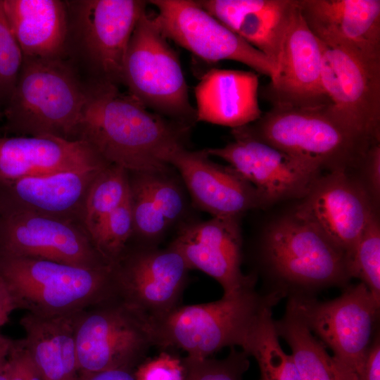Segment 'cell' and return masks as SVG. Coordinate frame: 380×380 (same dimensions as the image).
<instances>
[{"mask_svg": "<svg viewBox=\"0 0 380 380\" xmlns=\"http://www.w3.org/2000/svg\"><path fill=\"white\" fill-rule=\"evenodd\" d=\"M234 140L220 148L205 149L209 156L229 163L258 191L263 207L294 198H303L321 171L288 153L232 129Z\"/></svg>", "mask_w": 380, "mask_h": 380, "instance_id": "cell-14", "label": "cell"}, {"mask_svg": "<svg viewBox=\"0 0 380 380\" xmlns=\"http://www.w3.org/2000/svg\"><path fill=\"white\" fill-rule=\"evenodd\" d=\"M199 6L226 27L236 33L244 16L258 8L262 0H203Z\"/></svg>", "mask_w": 380, "mask_h": 380, "instance_id": "cell-37", "label": "cell"}, {"mask_svg": "<svg viewBox=\"0 0 380 380\" xmlns=\"http://www.w3.org/2000/svg\"><path fill=\"white\" fill-rule=\"evenodd\" d=\"M127 171L110 165L101 171L89 188L85 222L91 235L99 224L129 196Z\"/></svg>", "mask_w": 380, "mask_h": 380, "instance_id": "cell-29", "label": "cell"}, {"mask_svg": "<svg viewBox=\"0 0 380 380\" xmlns=\"http://www.w3.org/2000/svg\"><path fill=\"white\" fill-rule=\"evenodd\" d=\"M4 7L23 57L64 58L66 1L4 0Z\"/></svg>", "mask_w": 380, "mask_h": 380, "instance_id": "cell-24", "label": "cell"}, {"mask_svg": "<svg viewBox=\"0 0 380 380\" xmlns=\"http://www.w3.org/2000/svg\"><path fill=\"white\" fill-rule=\"evenodd\" d=\"M110 165L84 140L53 136L0 137V179H17L56 172Z\"/></svg>", "mask_w": 380, "mask_h": 380, "instance_id": "cell-21", "label": "cell"}, {"mask_svg": "<svg viewBox=\"0 0 380 380\" xmlns=\"http://www.w3.org/2000/svg\"><path fill=\"white\" fill-rule=\"evenodd\" d=\"M17 310L14 299L4 281L0 278V327L9 321L11 312Z\"/></svg>", "mask_w": 380, "mask_h": 380, "instance_id": "cell-42", "label": "cell"}, {"mask_svg": "<svg viewBox=\"0 0 380 380\" xmlns=\"http://www.w3.org/2000/svg\"><path fill=\"white\" fill-rule=\"evenodd\" d=\"M12 342L13 339L0 333V373L7 361Z\"/></svg>", "mask_w": 380, "mask_h": 380, "instance_id": "cell-43", "label": "cell"}, {"mask_svg": "<svg viewBox=\"0 0 380 380\" xmlns=\"http://www.w3.org/2000/svg\"><path fill=\"white\" fill-rule=\"evenodd\" d=\"M134 230L129 194L124 202L99 224L91 236L97 251L113 265L124 253L127 242Z\"/></svg>", "mask_w": 380, "mask_h": 380, "instance_id": "cell-32", "label": "cell"}, {"mask_svg": "<svg viewBox=\"0 0 380 380\" xmlns=\"http://www.w3.org/2000/svg\"><path fill=\"white\" fill-rule=\"evenodd\" d=\"M89 84L64 58L23 57L15 86L2 110L15 136L78 140Z\"/></svg>", "mask_w": 380, "mask_h": 380, "instance_id": "cell-3", "label": "cell"}, {"mask_svg": "<svg viewBox=\"0 0 380 380\" xmlns=\"http://www.w3.org/2000/svg\"><path fill=\"white\" fill-rule=\"evenodd\" d=\"M136 380H184V357L175 350L162 349L151 357H146L134 370Z\"/></svg>", "mask_w": 380, "mask_h": 380, "instance_id": "cell-36", "label": "cell"}, {"mask_svg": "<svg viewBox=\"0 0 380 380\" xmlns=\"http://www.w3.org/2000/svg\"><path fill=\"white\" fill-rule=\"evenodd\" d=\"M23 54L0 0V108L7 105L18 77Z\"/></svg>", "mask_w": 380, "mask_h": 380, "instance_id": "cell-35", "label": "cell"}, {"mask_svg": "<svg viewBox=\"0 0 380 380\" xmlns=\"http://www.w3.org/2000/svg\"><path fill=\"white\" fill-rule=\"evenodd\" d=\"M295 1V0H294ZM323 46L295 2L276 70L263 94L274 106L296 108L330 104L322 82Z\"/></svg>", "mask_w": 380, "mask_h": 380, "instance_id": "cell-16", "label": "cell"}, {"mask_svg": "<svg viewBox=\"0 0 380 380\" xmlns=\"http://www.w3.org/2000/svg\"><path fill=\"white\" fill-rule=\"evenodd\" d=\"M258 75L251 71L213 68L195 87L196 122L236 129L261 117Z\"/></svg>", "mask_w": 380, "mask_h": 380, "instance_id": "cell-22", "label": "cell"}, {"mask_svg": "<svg viewBox=\"0 0 380 380\" xmlns=\"http://www.w3.org/2000/svg\"><path fill=\"white\" fill-rule=\"evenodd\" d=\"M11 380H42L23 338L13 340L8 356Z\"/></svg>", "mask_w": 380, "mask_h": 380, "instance_id": "cell-38", "label": "cell"}, {"mask_svg": "<svg viewBox=\"0 0 380 380\" xmlns=\"http://www.w3.org/2000/svg\"><path fill=\"white\" fill-rule=\"evenodd\" d=\"M286 297L280 291L258 292L253 284L216 301L179 305L149 319L153 346L199 358L224 347L244 351L265 314Z\"/></svg>", "mask_w": 380, "mask_h": 380, "instance_id": "cell-2", "label": "cell"}, {"mask_svg": "<svg viewBox=\"0 0 380 380\" xmlns=\"http://www.w3.org/2000/svg\"><path fill=\"white\" fill-rule=\"evenodd\" d=\"M348 172L334 170L319 176L293 214L317 229L348 262L376 212L364 184Z\"/></svg>", "mask_w": 380, "mask_h": 380, "instance_id": "cell-12", "label": "cell"}, {"mask_svg": "<svg viewBox=\"0 0 380 380\" xmlns=\"http://www.w3.org/2000/svg\"><path fill=\"white\" fill-rule=\"evenodd\" d=\"M80 374L134 370L154 346L149 318L119 296L77 314Z\"/></svg>", "mask_w": 380, "mask_h": 380, "instance_id": "cell-10", "label": "cell"}, {"mask_svg": "<svg viewBox=\"0 0 380 380\" xmlns=\"http://www.w3.org/2000/svg\"><path fill=\"white\" fill-rule=\"evenodd\" d=\"M294 8V0H262L260 6L244 16L236 34L276 65Z\"/></svg>", "mask_w": 380, "mask_h": 380, "instance_id": "cell-27", "label": "cell"}, {"mask_svg": "<svg viewBox=\"0 0 380 380\" xmlns=\"http://www.w3.org/2000/svg\"><path fill=\"white\" fill-rule=\"evenodd\" d=\"M322 46V82L332 111L354 132L379 142L380 65Z\"/></svg>", "mask_w": 380, "mask_h": 380, "instance_id": "cell-15", "label": "cell"}, {"mask_svg": "<svg viewBox=\"0 0 380 380\" xmlns=\"http://www.w3.org/2000/svg\"><path fill=\"white\" fill-rule=\"evenodd\" d=\"M78 312L50 317L26 312L20 319L25 347L42 380H77Z\"/></svg>", "mask_w": 380, "mask_h": 380, "instance_id": "cell-23", "label": "cell"}, {"mask_svg": "<svg viewBox=\"0 0 380 380\" xmlns=\"http://www.w3.org/2000/svg\"><path fill=\"white\" fill-rule=\"evenodd\" d=\"M1 117H3V115H2V111H1V110L0 108V118H1Z\"/></svg>", "mask_w": 380, "mask_h": 380, "instance_id": "cell-45", "label": "cell"}, {"mask_svg": "<svg viewBox=\"0 0 380 380\" xmlns=\"http://www.w3.org/2000/svg\"><path fill=\"white\" fill-rule=\"evenodd\" d=\"M0 380H11V372L8 359L1 372L0 373Z\"/></svg>", "mask_w": 380, "mask_h": 380, "instance_id": "cell-44", "label": "cell"}, {"mask_svg": "<svg viewBox=\"0 0 380 380\" xmlns=\"http://www.w3.org/2000/svg\"><path fill=\"white\" fill-rule=\"evenodd\" d=\"M148 3L158 9L154 18L166 38L196 56L209 62L238 61L270 79L273 77L276 70L273 61L210 15L196 1Z\"/></svg>", "mask_w": 380, "mask_h": 380, "instance_id": "cell-11", "label": "cell"}, {"mask_svg": "<svg viewBox=\"0 0 380 380\" xmlns=\"http://www.w3.org/2000/svg\"><path fill=\"white\" fill-rule=\"evenodd\" d=\"M147 1L67 0L64 59L87 84H122L123 62Z\"/></svg>", "mask_w": 380, "mask_h": 380, "instance_id": "cell-6", "label": "cell"}, {"mask_svg": "<svg viewBox=\"0 0 380 380\" xmlns=\"http://www.w3.org/2000/svg\"><path fill=\"white\" fill-rule=\"evenodd\" d=\"M77 380H136L134 370L113 369L95 373L80 374Z\"/></svg>", "mask_w": 380, "mask_h": 380, "instance_id": "cell-41", "label": "cell"}, {"mask_svg": "<svg viewBox=\"0 0 380 380\" xmlns=\"http://www.w3.org/2000/svg\"><path fill=\"white\" fill-rule=\"evenodd\" d=\"M104 169L84 168L27 177L12 183L18 197L30 207L61 213L75 206Z\"/></svg>", "mask_w": 380, "mask_h": 380, "instance_id": "cell-26", "label": "cell"}, {"mask_svg": "<svg viewBox=\"0 0 380 380\" xmlns=\"http://www.w3.org/2000/svg\"><path fill=\"white\" fill-rule=\"evenodd\" d=\"M360 167L365 175V186L374 204L379 201L380 195V144L372 145L367 151Z\"/></svg>", "mask_w": 380, "mask_h": 380, "instance_id": "cell-39", "label": "cell"}, {"mask_svg": "<svg viewBox=\"0 0 380 380\" xmlns=\"http://www.w3.org/2000/svg\"><path fill=\"white\" fill-rule=\"evenodd\" d=\"M134 173L129 179L134 232L141 239V246H158L170 227L155 205L144 172Z\"/></svg>", "mask_w": 380, "mask_h": 380, "instance_id": "cell-30", "label": "cell"}, {"mask_svg": "<svg viewBox=\"0 0 380 380\" xmlns=\"http://www.w3.org/2000/svg\"><path fill=\"white\" fill-rule=\"evenodd\" d=\"M357 380H380V338L375 336Z\"/></svg>", "mask_w": 380, "mask_h": 380, "instance_id": "cell-40", "label": "cell"}, {"mask_svg": "<svg viewBox=\"0 0 380 380\" xmlns=\"http://www.w3.org/2000/svg\"><path fill=\"white\" fill-rule=\"evenodd\" d=\"M249 355L232 347L223 359L184 357V380H242L250 365Z\"/></svg>", "mask_w": 380, "mask_h": 380, "instance_id": "cell-33", "label": "cell"}, {"mask_svg": "<svg viewBox=\"0 0 380 380\" xmlns=\"http://www.w3.org/2000/svg\"><path fill=\"white\" fill-rule=\"evenodd\" d=\"M0 278L17 309L39 316L72 314L118 296L113 265L92 269L0 256Z\"/></svg>", "mask_w": 380, "mask_h": 380, "instance_id": "cell-7", "label": "cell"}, {"mask_svg": "<svg viewBox=\"0 0 380 380\" xmlns=\"http://www.w3.org/2000/svg\"><path fill=\"white\" fill-rule=\"evenodd\" d=\"M189 129L151 111L118 86L95 83L89 84L77 139L127 172H164L170 170L168 155L184 146Z\"/></svg>", "mask_w": 380, "mask_h": 380, "instance_id": "cell-1", "label": "cell"}, {"mask_svg": "<svg viewBox=\"0 0 380 380\" xmlns=\"http://www.w3.org/2000/svg\"><path fill=\"white\" fill-rule=\"evenodd\" d=\"M0 256L31 258L85 268L113 265L75 228L48 216L24 211L8 220Z\"/></svg>", "mask_w": 380, "mask_h": 380, "instance_id": "cell-18", "label": "cell"}, {"mask_svg": "<svg viewBox=\"0 0 380 380\" xmlns=\"http://www.w3.org/2000/svg\"><path fill=\"white\" fill-rule=\"evenodd\" d=\"M348 265L350 277L360 279L380 302V227L376 214L363 230Z\"/></svg>", "mask_w": 380, "mask_h": 380, "instance_id": "cell-31", "label": "cell"}, {"mask_svg": "<svg viewBox=\"0 0 380 380\" xmlns=\"http://www.w3.org/2000/svg\"><path fill=\"white\" fill-rule=\"evenodd\" d=\"M122 84L153 112L188 127L196 122L178 55L146 11L131 36Z\"/></svg>", "mask_w": 380, "mask_h": 380, "instance_id": "cell-8", "label": "cell"}, {"mask_svg": "<svg viewBox=\"0 0 380 380\" xmlns=\"http://www.w3.org/2000/svg\"><path fill=\"white\" fill-rule=\"evenodd\" d=\"M205 149L185 146L172 151L167 163L179 172L193 203L212 217H241L249 210L263 207L257 189L229 165L213 162Z\"/></svg>", "mask_w": 380, "mask_h": 380, "instance_id": "cell-19", "label": "cell"}, {"mask_svg": "<svg viewBox=\"0 0 380 380\" xmlns=\"http://www.w3.org/2000/svg\"><path fill=\"white\" fill-rule=\"evenodd\" d=\"M170 245L182 255L190 270H200L217 281L223 295L256 284L255 274L241 271L240 217H212L186 223Z\"/></svg>", "mask_w": 380, "mask_h": 380, "instance_id": "cell-17", "label": "cell"}, {"mask_svg": "<svg viewBox=\"0 0 380 380\" xmlns=\"http://www.w3.org/2000/svg\"><path fill=\"white\" fill-rule=\"evenodd\" d=\"M170 170L144 174L157 210L171 228L184 217L187 200L182 186L169 175Z\"/></svg>", "mask_w": 380, "mask_h": 380, "instance_id": "cell-34", "label": "cell"}, {"mask_svg": "<svg viewBox=\"0 0 380 380\" xmlns=\"http://www.w3.org/2000/svg\"><path fill=\"white\" fill-rule=\"evenodd\" d=\"M260 260L270 278V291L315 296L330 287H345L351 279L346 255L317 229L293 213L265 232Z\"/></svg>", "mask_w": 380, "mask_h": 380, "instance_id": "cell-5", "label": "cell"}, {"mask_svg": "<svg viewBox=\"0 0 380 380\" xmlns=\"http://www.w3.org/2000/svg\"><path fill=\"white\" fill-rule=\"evenodd\" d=\"M279 337L291 350L301 380H357V374L330 355L297 314L286 305L283 317L274 320Z\"/></svg>", "mask_w": 380, "mask_h": 380, "instance_id": "cell-25", "label": "cell"}, {"mask_svg": "<svg viewBox=\"0 0 380 380\" xmlns=\"http://www.w3.org/2000/svg\"><path fill=\"white\" fill-rule=\"evenodd\" d=\"M272 310H268L244 351L255 357L260 369L258 380H301L291 355L281 348L277 334Z\"/></svg>", "mask_w": 380, "mask_h": 380, "instance_id": "cell-28", "label": "cell"}, {"mask_svg": "<svg viewBox=\"0 0 380 380\" xmlns=\"http://www.w3.org/2000/svg\"><path fill=\"white\" fill-rule=\"evenodd\" d=\"M343 289L332 300L291 296L286 305L336 359L358 375L379 333L380 302L362 282Z\"/></svg>", "mask_w": 380, "mask_h": 380, "instance_id": "cell-9", "label": "cell"}, {"mask_svg": "<svg viewBox=\"0 0 380 380\" xmlns=\"http://www.w3.org/2000/svg\"><path fill=\"white\" fill-rule=\"evenodd\" d=\"M320 170L360 167L373 142L347 127L330 104L308 108L274 106L253 125L241 127Z\"/></svg>", "mask_w": 380, "mask_h": 380, "instance_id": "cell-4", "label": "cell"}, {"mask_svg": "<svg viewBox=\"0 0 380 380\" xmlns=\"http://www.w3.org/2000/svg\"><path fill=\"white\" fill-rule=\"evenodd\" d=\"M189 270L170 244L164 248L140 246L113 265L118 296L149 319L180 305Z\"/></svg>", "mask_w": 380, "mask_h": 380, "instance_id": "cell-13", "label": "cell"}, {"mask_svg": "<svg viewBox=\"0 0 380 380\" xmlns=\"http://www.w3.org/2000/svg\"><path fill=\"white\" fill-rule=\"evenodd\" d=\"M312 32L324 44L380 65V1L295 0Z\"/></svg>", "mask_w": 380, "mask_h": 380, "instance_id": "cell-20", "label": "cell"}]
</instances>
